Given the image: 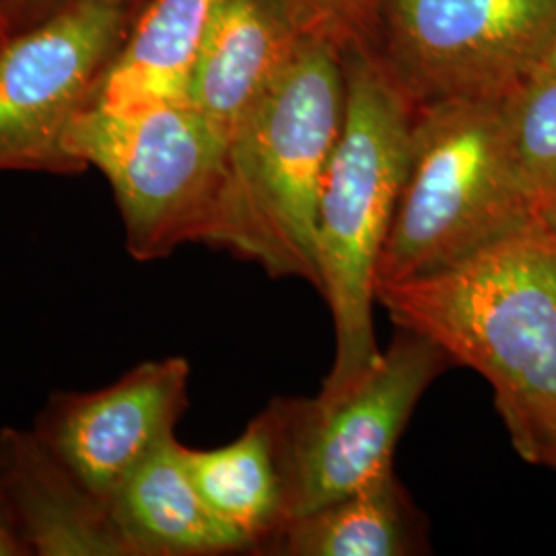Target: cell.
Returning <instances> with one entry per match:
<instances>
[{
    "instance_id": "ffe728a7",
    "label": "cell",
    "mask_w": 556,
    "mask_h": 556,
    "mask_svg": "<svg viewBox=\"0 0 556 556\" xmlns=\"http://www.w3.org/2000/svg\"><path fill=\"white\" fill-rule=\"evenodd\" d=\"M556 73V36L553 43H551V48H548V52H546V56L542 59L540 62V66H538L536 75L534 77H542V75H555Z\"/></svg>"
},
{
    "instance_id": "9c48e42d",
    "label": "cell",
    "mask_w": 556,
    "mask_h": 556,
    "mask_svg": "<svg viewBox=\"0 0 556 556\" xmlns=\"http://www.w3.org/2000/svg\"><path fill=\"white\" fill-rule=\"evenodd\" d=\"M188 381L184 357L144 361L98 390L52 394L34 431L91 493L112 503L140 462L176 435Z\"/></svg>"
},
{
    "instance_id": "52a82bcc",
    "label": "cell",
    "mask_w": 556,
    "mask_h": 556,
    "mask_svg": "<svg viewBox=\"0 0 556 556\" xmlns=\"http://www.w3.org/2000/svg\"><path fill=\"white\" fill-rule=\"evenodd\" d=\"M378 34L415 103L505 98L555 40L556 0H379Z\"/></svg>"
},
{
    "instance_id": "7a4b0ae2",
    "label": "cell",
    "mask_w": 556,
    "mask_h": 556,
    "mask_svg": "<svg viewBox=\"0 0 556 556\" xmlns=\"http://www.w3.org/2000/svg\"><path fill=\"white\" fill-rule=\"evenodd\" d=\"M342 118V54L328 40L303 36L229 139L202 243L319 291V194Z\"/></svg>"
},
{
    "instance_id": "277c9868",
    "label": "cell",
    "mask_w": 556,
    "mask_h": 556,
    "mask_svg": "<svg viewBox=\"0 0 556 556\" xmlns=\"http://www.w3.org/2000/svg\"><path fill=\"white\" fill-rule=\"evenodd\" d=\"M505 98L415 105L406 178L378 289L422 277L532 223L517 178Z\"/></svg>"
},
{
    "instance_id": "ac0fdd59",
    "label": "cell",
    "mask_w": 556,
    "mask_h": 556,
    "mask_svg": "<svg viewBox=\"0 0 556 556\" xmlns=\"http://www.w3.org/2000/svg\"><path fill=\"white\" fill-rule=\"evenodd\" d=\"M0 556H34L31 546L21 528L20 517L0 484Z\"/></svg>"
},
{
    "instance_id": "3957f363",
    "label": "cell",
    "mask_w": 556,
    "mask_h": 556,
    "mask_svg": "<svg viewBox=\"0 0 556 556\" xmlns=\"http://www.w3.org/2000/svg\"><path fill=\"white\" fill-rule=\"evenodd\" d=\"M344 118L318 206L319 293L334 324V361L319 394L355 388L378 363V266L406 178L415 101L371 46L340 52Z\"/></svg>"
},
{
    "instance_id": "6da1fadb",
    "label": "cell",
    "mask_w": 556,
    "mask_h": 556,
    "mask_svg": "<svg viewBox=\"0 0 556 556\" xmlns=\"http://www.w3.org/2000/svg\"><path fill=\"white\" fill-rule=\"evenodd\" d=\"M378 303L489 381L523 456L556 415V233L532 220L435 273L379 287Z\"/></svg>"
},
{
    "instance_id": "e0dca14e",
    "label": "cell",
    "mask_w": 556,
    "mask_h": 556,
    "mask_svg": "<svg viewBox=\"0 0 556 556\" xmlns=\"http://www.w3.org/2000/svg\"><path fill=\"white\" fill-rule=\"evenodd\" d=\"M305 36L338 50L371 46L378 34L379 0H282Z\"/></svg>"
},
{
    "instance_id": "8992f818",
    "label": "cell",
    "mask_w": 556,
    "mask_h": 556,
    "mask_svg": "<svg viewBox=\"0 0 556 556\" xmlns=\"http://www.w3.org/2000/svg\"><path fill=\"white\" fill-rule=\"evenodd\" d=\"M450 367L454 361L433 340L397 328L374 369L349 392L273 400L264 410L287 486V521L392 472L418 400Z\"/></svg>"
},
{
    "instance_id": "d6986e66",
    "label": "cell",
    "mask_w": 556,
    "mask_h": 556,
    "mask_svg": "<svg viewBox=\"0 0 556 556\" xmlns=\"http://www.w3.org/2000/svg\"><path fill=\"white\" fill-rule=\"evenodd\" d=\"M521 457L528 464L556 470V415L538 429L536 435Z\"/></svg>"
},
{
    "instance_id": "ba28073f",
    "label": "cell",
    "mask_w": 556,
    "mask_h": 556,
    "mask_svg": "<svg viewBox=\"0 0 556 556\" xmlns=\"http://www.w3.org/2000/svg\"><path fill=\"white\" fill-rule=\"evenodd\" d=\"M119 0H83L0 54V169L71 167L62 137L93 100Z\"/></svg>"
},
{
    "instance_id": "8fae6325",
    "label": "cell",
    "mask_w": 556,
    "mask_h": 556,
    "mask_svg": "<svg viewBox=\"0 0 556 556\" xmlns=\"http://www.w3.org/2000/svg\"><path fill=\"white\" fill-rule=\"evenodd\" d=\"M305 34L282 0H219L188 83V101L231 139Z\"/></svg>"
},
{
    "instance_id": "5bb4252c",
    "label": "cell",
    "mask_w": 556,
    "mask_h": 556,
    "mask_svg": "<svg viewBox=\"0 0 556 556\" xmlns=\"http://www.w3.org/2000/svg\"><path fill=\"white\" fill-rule=\"evenodd\" d=\"M181 456L213 514L262 555L287 521V486L273 422L262 410L236 441L197 450L181 443Z\"/></svg>"
},
{
    "instance_id": "30bf717a",
    "label": "cell",
    "mask_w": 556,
    "mask_h": 556,
    "mask_svg": "<svg viewBox=\"0 0 556 556\" xmlns=\"http://www.w3.org/2000/svg\"><path fill=\"white\" fill-rule=\"evenodd\" d=\"M0 484L34 556H130L112 503L91 493L31 429H0Z\"/></svg>"
},
{
    "instance_id": "7c38bea8",
    "label": "cell",
    "mask_w": 556,
    "mask_h": 556,
    "mask_svg": "<svg viewBox=\"0 0 556 556\" xmlns=\"http://www.w3.org/2000/svg\"><path fill=\"white\" fill-rule=\"evenodd\" d=\"M112 509L130 556L252 555L248 540L220 521L200 495L176 435L124 480Z\"/></svg>"
},
{
    "instance_id": "9a60e30c",
    "label": "cell",
    "mask_w": 556,
    "mask_h": 556,
    "mask_svg": "<svg viewBox=\"0 0 556 556\" xmlns=\"http://www.w3.org/2000/svg\"><path fill=\"white\" fill-rule=\"evenodd\" d=\"M219 0H153L132 38L101 75L93 100L103 108L188 100L200 41Z\"/></svg>"
},
{
    "instance_id": "5b68a950",
    "label": "cell",
    "mask_w": 556,
    "mask_h": 556,
    "mask_svg": "<svg viewBox=\"0 0 556 556\" xmlns=\"http://www.w3.org/2000/svg\"><path fill=\"white\" fill-rule=\"evenodd\" d=\"M229 139L188 100L103 108L89 101L64 130L71 167L110 181L126 252L139 262L202 243L227 167Z\"/></svg>"
},
{
    "instance_id": "4fadbf2b",
    "label": "cell",
    "mask_w": 556,
    "mask_h": 556,
    "mask_svg": "<svg viewBox=\"0 0 556 556\" xmlns=\"http://www.w3.org/2000/svg\"><path fill=\"white\" fill-rule=\"evenodd\" d=\"M429 553V526L396 472L289 519L262 555L413 556Z\"/></svg>"
},
{
    "instance_id": "2e32d148",
    "label": "cell",
    "mask_w": 556,
    "mask_h": 556,
    "mask_svg": "<svg viewBox=\"0 0 556 556\" xmlns=\"http://www.w3.org/2000/svg\"><path fill=\"white\" fill-rule=\"evenodd\" d=\"M505 112L530 215L556 233V73L521 83L507 96Z\"/></svg>"
}]
</instances>
